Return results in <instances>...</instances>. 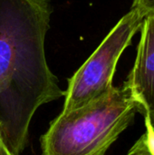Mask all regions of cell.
<instances>
[{
  "instance_id": "5",
  "label": "cell",
  "mask_w": 154,
  "mask_h": 155,
  "mask_svg": "<svg viewBox=\"0 0 154 155\" xmlns=\"http://www.w3.org/2000/svg\"><path fill=\"white\" fill-rule=\"evenodd\" d=\"M146 132L140 137L127 155H154V128L145 122Z\"/></svg>"
},
{
  "instance_id": "2",
  "label": "cell",
  "mask_w": 154,
  "mask_h": 155,
  "mask_svg": "<svg viewBox=\"0 0 154 155\" xmlns=\"http://www.w3.org/2000/svg\"><path fill=\"white\" fill-rule=\"evenodd\" d=\"M138 112L124 82L87 105L62 112L41 137L42 155H105Z\"/></svg>"
},
{
  "instance_id": "7",
  "label": "cell",
  "mask_w": 154,
  "mask_h": 155,
  "mask_svg": "<svg viewBox=\"0 0 154 155\" xmlns=\"http://www.w3.org/2000/svg\"><path fill=\"white\" fill-rule=\"evenodd\" d=\"M5 150H6V146L5 145L3 139L1 137V134H0V155H6Z\"/></svg>"
},
{
  "instance_id": "6",
  "label": "cell",
  "mask_w": 154,
  "mask_h": 155,
  "mask_svg": "<svg viewBox=\"0 0 154 155\" xmlns=\"http://www.w3.org/2000/svg\"><path fill=\"white\" fill-rule=\"evenodd\" d=\"M133 8H136L145 16L154 12V0H133Z\"/></svg>"
},
{
  "instance_id": "1",
  "label": "cell",
  "mask_w": 154,
  "mask_h": 155,
  "mask_svg": "<svg viewBox=\"0 0 154 155\" xmlns=\"http://www.w3.org/2000/svg\"><path fill=\"white\" fill-rule=\"evenodd\" d=\"M52 12L49 0H0V134L13 155L37 109L64 96L45 56Z\"/></svg>"
},
{
  "instance_id": "3",
  "label": "cell",
  "mask_w": 154,
  "mask_h": 155,
  "mask_svg": "<svg viewBox=\"0 0 154 155\" xmlns=\"http://www.w3.org/2000/svg\"><path fill=\"white\" fill-rule=\"evenodd\" d=\"M145 15L136 8L123 15L93 54L68 80L63 113L87 105L108 94L114 87L113 78L123 51L141 29Z\"/></svg>"
},
{
  "instance_id": "4",
  "label": "cell",
  "mask_w": 154,
  "mask_h": 155,
  "mask_svg": "<svg viewBox=\"0 0 154 155\" xmlns=\"http://www.w3.org/2000/svg\"><path fill=\"white\" fill-rule=\"evenodd\" d=\"M140 30L135 62L125 82L139 104L145 122L154 128V12L144 17Z\"/></svg>"
},
{
  "instance_id": "8",
  "label": "cell",
  "mask_w": 154,
  "mask_h": 155,
  "mask_svg": "<svg viewBox=\"0 0 154 155\" xmlns=\"http://www.w3.org/2000/svg\"><path fill=\"white\" fill-rule=\"evenodd\" d=\"M5 152H6V155H13V154H11V153H10V152L8 151V149H7V148H6Z\"/></svg>"
}]
</instances>
